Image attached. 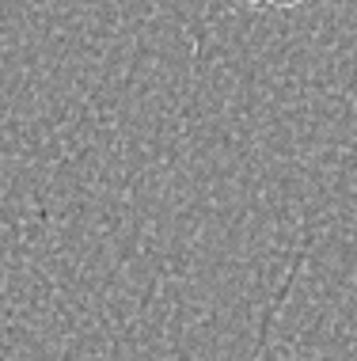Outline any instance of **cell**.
<instances>
[{
    "instance_id": "cell-1",
    "label": "cell",
    "mask_w": 357,
    "mask_h": 361,
    "mask_svg": "<svg viewBox=\"0 0 357 361\" xmlns=\"http://www.w3.org/2000/svg\"><path fill=\"white\" fill-rule=\"evenodd\" d=\"M247 4H255V8H293V4H301V0H247Z\"/></svg>"
}]
</instances>
